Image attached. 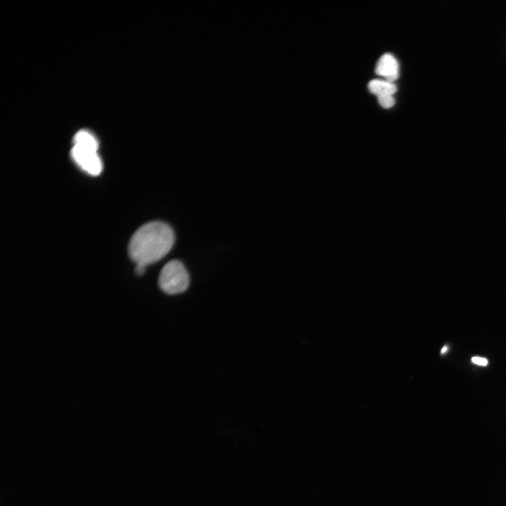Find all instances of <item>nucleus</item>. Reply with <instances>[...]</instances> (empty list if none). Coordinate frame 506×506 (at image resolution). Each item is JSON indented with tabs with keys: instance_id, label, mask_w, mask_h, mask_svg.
Segmentation results:
<instances>
[{
	"instance_id": "1a4fd4ad",
	"label": "nucleus",
	"mask_w": 506,
	"mask_h": 506,
	"mask_svg": "<svg viewBox=\"0 0 506 506\" xmlns=\"http://www.w3.org/2000/svg\"><path fill=\"white\" fill-rule=\"evenodd\" d=\"M145 268H146V267L144 266L136 265V268H135V271H136V273L137 275H143V274L144 273L145 270Z\"/></svg>"
},
{
	"instance_id": "39448f33",
	"label": "nucleus",
	"mask_w": 506,
	"mask_h": 506,
	"mask_svg": "<svg viewBox=\"0 0 506 506\" xmlns=\"http://www.w3.org/2000/svg\"><path fill=\"white\" fill-rule=\"evenodd\" d=\"M368 88L372 93L377 96V97L384 95H394L397 91V88L394 83L381 79L371 80L368 84Z\"/></svg>"
},
{
	"instance_id": "9d476101",
	"label": "nucleus",
	"mask_w": 506,
	"mask_h": 506,
	"mask_svg": "<svg viewBox=\"0 0 506 506\" xmlns=\"http://www.w3.org/2000/svg\"><path fill=\"white\" fill-rule=\"evenodd\" d=\"M446 350H447V347H446V346H444V347L442 349V350H441V353L445 352Z\"/></svg>"
},
{
	"instance_id": "f257e3e1",
	"label": "nucleus",
	"mask_w": 506,
	"mask_h": 506,
	"mask_svg": "<svg viewBox=\"0 0 506 506\" xmlns=\"http://www.w3.org/2000/svg\"><path fill=\"white\" fill-rule=\"evenodd\" d=\"M175 237L167 223L154 221L143 224L131 236L128 252L136 265L147 266L164 257L171 249Z\"/></svg>"
},
{
	"instance_id": "20e7f679",
	"label": "nucleus",
	"mask_w": 506,
	"mask_h": 506,
	"mask_svg": "<svg viewBox=\"0 0 506 506\" xmlns=\"http://www.w3.org/2000/svg\"><path fill=\"white\" fill-rule=\"evenodd\" d=\"M375 73L384 77L386 81L394 83L399 75L397 60L389 53L382 55L377 62Z\"/></svg>"
},
{
	"instance_id": "6e6552de",
	"label": "nucleus",
	"mask_w": 506,
	"mask_h": 506,
	"mask_svg": "<svg viewBox=\"0 0 506 506\" xmlns=\"http://www.w3.org/2000/svg\"><path fill=\"white\" fill-rule=\"evenodd\" d=\"M472 361L475 364L480 365H486L488 363V361L486 358H481V357H473L472 358Z\"/></svg>"
},
{
	"instance_id": "7ed1b4c3",
	"label": "nucleus",
	"mask_w": 506,
	"mask_h": 506,
	"mask_svg": "<svg viewBox=\"0 0 506 506\" xmlns=\"http://www.w3.org/2000/svg\"><path fill=\"white\" fill-rule=\"evenodd\" d=\"M71 155L74 162L86 173L97 176L103 169V164L97 150L74 144Z\"/></svg>"
},
{
	"instance_id": "0eeeda50",
	"label": "nucleus",
	"mask_w": 506,
	"mask_h": 506,
	"mask_svg": "<svg viewBox=\"0 0 506 506\" xmlns=\"http://www.w3.org/2000/svg\"><path fill=\"white\" fill-rule=\"evenodd\" d=\"M379 105L384 108H389L395 103L393 95H384L377 97Z\"/></svg>"
},
{
	"instance_id": "423d86ee",
	"label": "nucleus",
	"mask_w": 506,
	"mask_h": 506,
	"mask_svg": "<svg viewBox=\"0 0 506 506\" xmlns=\"http://www.w3.org/2000/svg\"><path fill=\"white\" fill-rule=\"evenodd\" d=\"M74 144L94 150H97L98 148L96 138L86 131H80L76 134Z\"/></svg>"
},
{
	"instance_id": "f03ea898",
	"label": "nucleus",
	"mask_w": 506,
	"mask_h": 506,
	"mask_svg": "<svg viewBox=\"0 0 506 506\" xmlns=\"http://www.w3.org/2000/svg\"><path fill=\"white\" fill-rule=\"evenodd\" d=\"M190 283V278L183 264L179 260H171L162 268L158 278L160 288L166 294L174 295L183 292Z\"/></svg>"
}]
</instances>
